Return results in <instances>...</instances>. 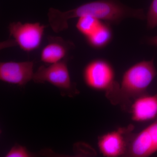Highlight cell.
<instances>
[{"label":"cell","mask_w":157,"mask_h":157,"mask_svg":"<svg viewBox=\"0 0 157 157\" xmlns=\"http://www.w3.org/2000/svg\"><path fill=\"white\" fill-rule=\"evenodd\" d=\"M147 26L150 29L157 27V0H152L146 14Z\"/></svg>","instance_id":"cell-13"},{"label":"cell","mask_w":157,"mask_h":157,"mask_svg":"<svg viewBox=\"0 0 157 157\" xmlns=\"http://www.w3.org/2000/svg\"><path fill=\"white\" fill-rule=\"evenodd\" d=\"M132 120L138 122L155 120L157 118V94L147 93L132 101L129 108Z\"/></svg>","instance_id":"cell-9"},{"label":"cell","mask_w":157,"mask_h":157,"mask_svg":"<svg viewBox=\"0 0 157 157\" xmlns=\"http://www.w3.org/2000/svg\"><path fill=\"white\" fill-rule=\"evenodd\" d=\"M33 61L2 62L0 63V79L7 83L25 85L33 79Z\"/></svg>","instance_id":"cell-8"},{"label":"cell","mask_w":157,"mask_h":157,"mask_svg":"<svg viewBox=\"0 0 157 157\" xmlns=\"http://www.w3.org/2000/svg\"><path fill=\"white\" fill-rule=\"evenodd\" d=\"M46 26L40 23L13 22L9 26V36L14 40L6 41L4 46L17 44L25 52L36 49L41 44Z\"/></svg>","instance_id":"cell-4"},{"label":"cell","mask_w":157,"mask_h":157,"mask_svg":"<svg viewBox=\"0 0 157 157\" xmlns=\"http://www.w3.org/2000/svg\"><path fill=\"white\" fill-rule=\"evenodd\" d=\"M102 21L91 16L78 17L76 28L79 33L86 37L93 33L98 28Z\"/></svg>","instance_id":"cell-12"},{"label":"cell","mask_w":157,"mask_h":157,"mask_svg":"<svg viewBox=\"0 0 157 157\" xmlns=\"http://www.w3.org/2000/svg\"><path fill=\"white\" fill-rule=\"evenodd\" d=\"M83 80L90 88L104 92L111 104L117 105L120 84L115 80V73L111 64L106 60L96 59L86 66Z\"/></svg>","instance_id":"cell-3"},{"label":"cell","mask_w":157,"mask_h":157,"mask_svg":"<svg viewBox=\"0 0 157 157\" xmlns=\"http://www.w3.org/2000/svg\"><path fill=\"white\" fill-rule=\"evenodd\" d=\"M33 80L36 83L48 82L64 90L73 89L70 73L66 61L62 60L48 67L42 66L34 73Z\"/></svg>","instance_id":"cell-6"},{"label":"cell","mask_w":157,"mask_h":157,"mask_svg":"<svg viewBox=\"0 0 157 157\" xmlns=\"http://www.w3.org/2000/svg\"><path fill=\"white\" fill-rule=\"evenodd\" d=\"M157 74L153 59L142 61L129 68L120 84L117 104L129 109L132 101L147 93V88Z\"/></svg>","instance_id":"cell-2"},{"label":"cell","mask_w":157,"mask_h":157,"mask_svg":"<svg viewBox=\"0 0 157 157\" xmlns=\"http://www.w3.org/2000/svg\"><path fill=\"white\" fill-rule=\"evenodd\" d=\"M112 37V31L109 24L102 22L92 34L86 38L91 46L100 49L108 45L111 42Z\"/></svg>","instance_id":"cell-11"},{"label":"cell","mask_w":157,"mask_h":157,"mask_svg":"<svg viewBox=\"0 0 157 157\" xmlns=\"http://www.w3.org/2000/svg\"><path fill=\"white\" fill-rule=\"evenodd\" d=\"M86 16L109 24H118L127 18L144 20L146 17L143 9H132L118 0H97L65 11L51 8L47 13L51 27L56 33L68 29L69 20Z\"/></svg>","instance_id":"cell-1"},{"label":"cell","mask_w":157,"mask_h":157,"mask_svg":"<svg viewBox=\"0 0 157 157\" xmlns=\"http://www.w3.org/2000/svg\"><path fill=\"white\" fill-rule=\"evenodd\" d=\"M30 153L24 146L15 144L6 154V157H29L31 156Z\"/></svg>","instance_id":"cell-14"},{"label":"cell","mask_w":157,"mask_h":157,"mask_svg":"<svg viewBox=\"0 0 157 157\" xmlns=\"http://www.w3.org/2000/svg\"><path fill=\"white\" fill-rule=\"evenodd\" d=\"M157 152V118L137 134H135L127 157H147Z\"/></svg>","instance_id":"cell-7"},{"label":"cell","mask_w":157,"mask_h":157,"mask_svg":"<svg viewBox=\"0 0 157 157\" xmlns=\"http://www.w3.org/2000/svg\"><path fill=\"white\" fill-rule=\"evenodd\" d=\"M147 42L149 45L157 47V36L149 37L147 40Z\"/></svg>","instance_id":"cell-15"},{"label":"cell","mask_w":157,"mask_h":157,"mask_svg":"<svg viewBox=\"0 0 157 157\" xmlns=\"http://www.w3.org/2000/svg\"><path fill=\"white\" fill-rule=\"evenodd\" d=\"M72 46V43L60 37H48V43L41 52V61L50 64L61 61Z\"/></svg>","instance_id":"cell-10"},{"label":"cell","mask_w":157,"mask_h":157,"mask_svg":"<svg viewBox=\"0 0 157 157\" xmlns=\"http://www.w3.org/2000/svg\"><path fill=\"white\" fill-rule=\"evenodd\" d=\"M134 130V126L130 124L99 136L98 144L101 153L106 157L126 156Z\"/></svg>","instance_id":"cell-5"}]
</instances>
